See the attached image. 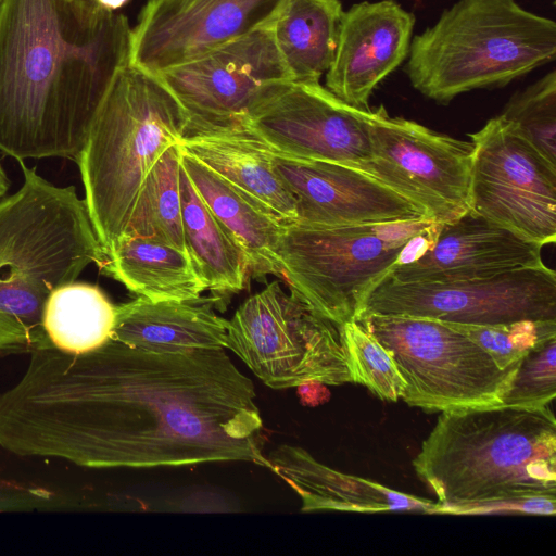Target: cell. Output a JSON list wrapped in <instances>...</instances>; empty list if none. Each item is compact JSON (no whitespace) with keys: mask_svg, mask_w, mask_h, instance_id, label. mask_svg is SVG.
Returning a JSON list of instances; mask_svg holds the SVG:
<instances>
[{"mask_svg":"<svg viewBox=\"0 0 556 556\" xmlns=\"http://www.w3.org/2000/svg\"><path fill=\"white\" fill-rule=\"evenodd\" d=\"M253 382L224 349L160 353L110 340L31 351L0 393V446L88 468L265 466Z\"/></svg>","mask_w":556,"mask_h":556,"instance_id":"6da1fadb","label":"cell"},{"mask_svg":"<svg viewBox=\"0 0 556 556\" xmlns=\"http://www.w3.org/2000/svg\"><path fill=\"white\" fill-rule=\"evenodd\" d=\"M131 27L118 12L73 0L0 4V151L76 161L96 112L128 63Z\"/></svg>","mask_w":556,"mask_h":556,"instance_id":"7a4b0ae2","label":"cell"},{"mask_svg":"<svg viewBox=\"0 0 556 556\" xmlns=\"http://www.w3.org/2000/svg\"><path fill=\"white\" fill-rule=\"evenodd\" d=\"M438 513L508 497L556 495V420L551 405L442 412L413 460Z\"/></svg>","mask_w":556,"mask_h":556,"instance_id":"3957f363","label":"cell"},{"mask_svg":"<svg viewBox=\"0 0 556 556\" xmlns=\"http://www.w3.org/2000/svg\"><path fill=\"white\" fill-rule=\"evenodd\" d=\"M18 163L23 185L0 200V351L53 346L42 325L49 295L104 257L75 187Z\"/></svg>","mask_w":556,"mask_h":556,"instance_id":"277c9868","label":"cell"},{"mask_svg":"<svg viewBox=\"0 0 556 556\" xmlns=\"http://www.w3.org/2000/svg\"><path fill=\"white\" fill-rule=\"evenodd\" d=\"M186 125L182 106L159 76L129 62L117 72L76 160L104 254L125 237L147 174L179 143Z\"/></svg>","mask_w":556,"mask_h":556,"instance_id":"5b68a950","label":"cell"},{"mask_svg":"<svg viewBox=\"0 0 556 556\" xmlns=\"http://www.w3.org/2000/svg\"><path fill=\"white\" fill-rule=\"evenodd\" d=\"M556 23L515 0H458L410 42L406 74L422 96L447 104L501 88L555 60Z\"/></svg>","mask_w":556,"mask_h":556,"instance_id":"8992f818","label":"cell"},{"mask_svg":"<svg viewBox=\"0 0 556 556\" xmlns=\"http://www.w3.org/2000/svg\"><path fill=\"white\" fill-rule=\"evenodd\" d=\"M429 219L315 227L283 224L277 256L282 279L317 313L342 326L356 320L369 291L396 264L433 241Z\"/></svg>","mask_w":556,"mask_h":556,"instance_id":"52a82bcc","label":"cell"},{"mask_svg":"<svg viewBox=\"0 0 556 556\" xmlns=\"http://www.w3.org/2000/svg\"><path fill=\"white\" fill-rule=\"evenodd\" d=\"M356 321L391 353L405 380L401 399L428 412L501 404L518 366L501 368L478 343L441 320L371 314Z\"/></svg>","mask_w":556,"mask_h":556,"instance_id":"ba28073f","label":"cell"},{"mask_svg":"<svg viewBox=\"0 0 556 556\" xmlns=\"http://www.w3.org/2000/svg\"><path fill=\"white\" fill-rule=\"evenodd\" d=\"M278 282L248 298L228 320L227 349L274 389L353 383L341 326Z\"/></svg>","mask_w":556,"mask_h":556,"instance_id":"9c48e42d","label":"cell"},{"mask_svg":"<svg viewBox=\"0 0 556 556\" xmlns=\"http://www.w3.org/2000/svg\"><path fill=\"white\" fill-rule=\"evenodd\" d=\"M156 76L185 111L182 137L245 129L252 112L293 81L269 25Z\"/></svg>","mask_w":556,"mask_h":556,"instance_id":"30bf717a","label":"cell"},{"mask_svg":"<svg viewBox=\"0 0 556 556\" xmlns=\"http://www.w3.org/2000/svg\"><path fill=\"white\" fill-rule=\"evenodd\" d=\"M371 314L466 325L556 320V273L542 264L453 282H399L386 275L365 298L357 319Z\"/></svg>","mask_w":556,"mask_h":556,"instance_id":"8fae6325","label":"cell"},{"mask_svg":"<svg viewBox=\"0 0 556 556\" xmlns=\"http://www.w3.org/2000/svg\"><path fill=\"white\" fill-rule=\"evenodd\" d=\"M469 211L540 243L556 241V165L496 116L468 135Z\"/></svg>","mask_w":556,"mask_h":556,"instance_id":"7c38bea8","label":"cell"},{"mask_svg":"<svg viewBox=\"0 0 556 556\" xmlns=\"http://www.w3.org/2000/svg\"><path fill=\"white\" fill-rule=\"evenodd\" d=\"M371 156L356 166L420 206L429 220L442 224L469 211L473 146L435 132L414 121L374 110Z\"/></svg>","mask_w":556,"mask_h":556,"instance_id":"4fadbf2b","label":"cell"},{"mask_svg":"<svg viewBox=\"0 0 556 556\" xmlns=\"http://www.w3.org/2000/svg\"><path fill=\"white\" fill-rule=\"evenodd\" d=\"M372 117L319 83L289 81L252 112L245 129L285 156L356 167L371 156Z\"/></svg>","mask_w":556,"mask_h":556,"instance_id":"5bb4252c","label":"cell"},{"mask_svg":"<svg viewBox=\"0 0 556 556\" xmlns=\"http://www.w3.org/2000/svg\"><path fill=\"white\" fill-rule=\"evenodd\" d=\"M286 0H149L128 62L152 74L193 61L270 25Z\"/></svg>","mask_w":556,"mask_h":556,"instance_id":"9a60e30c","label":"cell"},{"mask_svg":"<svg viewBox=\"0 0 556 556\" xmlns=\"http://www.w3.org/2000/svg\"><path fill=\"white\" fill-rule=\"evenodd\" d=\"M271 155L276 173L295 199L294 223L340 227L428 219L420 206L358 168L274 150Z\"/></svg>","mask_w":556,"mask_h":556,"instance_id":"2e32d148","label":"cell"},{"mask_svg":"<svg viewBox=\"0 0 556 556\" xmlns=\"http://www.w3.org/2000/svg\"><path fill=\"white\" fill-rule=\"evenodd\" d=\"M540 243L468 211L438 224L433 241L387 276L399 282H453L488 278L544 264Z\"/></svg>","mask_w":556,"mask_h":556,"instance_id":"e0dca14e","label":"cell"},{"mask_svg":"<svg viewBox=\"0 0 556 556\" xmlns=\"http://www.w3.org/2000/svg\"><path fill=\"white\" fill-rule=\"evenodd\" d=\"M414 25V14L394 0L363 1L343 11L326 88L368 109L374 89L408 56Z\"/></svg>","mask_w":556,"mask_h":556,"instance_id":"ac0fdd59","label":"cell"},{"mask_svg":"<svg viewBox=\"0 0 556 556\" xmlns=\"http://www.w3.org/2000/svg\"><path fill=\"white\" fill-rule=\"evenodd\" d=\"M265 467L281 477L299 494L302 511L438 513L437 502L334 470L298 446L280 445L266 455Z\"/></svg>","mask_w":556,"mask_h":556,"instance_id":"d6986e66","label":"cell"},{"mask_svg":"<svg viewBox=\"0 0 556 556\" xmlns=\"http://www.w3.org/2000/svg\"><path fill=\"white\" fill-rule=\"evenodd\" d=\"M228 320L210 304L152 302L144 298L115 306L112 340L160 353H188L227 346Z\"/></svg>","mask_w":556,"mask_h":556,"instance_id":"ffe728a7","label":"cell"},{"mask_svg":"<svg viewBox=\"0 0 556 556\" xmlns=\"http://www.w3.org/2000/svg\"><path fill=\"white\" fill-rule=\"evenodd\" d=\"M179 146L282 224L296 222L295 199L274 168L271 150L248 129L187 135Z\"/></svg>","mask_w":556,"mask_h":556,"instance_id":"44dd1931","label":"cell"},{"mask_svg":"<svg viewBox=\"0 0 556 556\" xmlns=\"http://www.w3.org/2000/svg\"><path fill=\"white\" fill-rule=\"evenodd\" d=\"M180 165L210 211L243 251L249 271L255 277L282 278L277 249L283 224L181 147Z\"/></svg>","mask_w":556,"mask_h":556,"instance_id":"7402d4cb","label":"cell"},{"mask_svg":"<svg viewBox=\"0 0 556 556\" xmlns=\"http://www.w3.org/2000/svg\"><path fill=\"white\" fill-rule=\"evenodd\" d=\"M99 266L152 302L193 301L206 290L188 253L149 237L125 236Z\"/></svg>","mask_w":556,"mask_h":556,"instance_id":"603a6c76","label":"cell"},{"mask_svg":"<svg viewBox=\"0 0 556 556\" xmlns=\"http://www.w3.org/2000/svg\"><path fill=\"white\" fill-rule=\"evenodd\" d=\"M340 0H286L270 23L275 45L293 81L319 83L337 48Z\"/></svg>","mask_w":556,"mask_h":556,"instance_id":"cb8c5ba5","label":"cell"},{"mask_svg":"<svg viewBox=\"0 0 556 556\" xmlns=\"http://www.w3.org/2000/svg\"><path fill=\"white\" fill-rule=\"evenodd\" d=\"M179 186L186 248L206 289L241 291L249 273L243 251L210 211L181 165Z\"/></svg>","mask_w":556,"mask_h":556,"instance_id":"d4e9b609","label":"cell"},{"mask_svg":"<svg viewBox=\"0 0 556 556\" xmlns=\"http://www.w3.org/2000/svg\"><path fill=\"white\" fill-rule=\"evenodd\" d=\"M115 305L90 283L68 282L49 295L42 315L43 329L54 348L86 353L111 340Z\"/></svg>","mask_w":556,"mask_h":556,"instance_id":"484cf974","label":"cell"},{"mask_svg":"<svg viewBox=\"0 0 556 556\" xmlns=\"http://www.w3.org/2000/svg\"><path fill=\"white\" fill-rule=\"evenodd\" d=\"M180 147H168L140 188L125 236L149 237L188 253L181 218Z\"/></svg>","mask_w":556,"mask_h":556,"instance_id":"4316f807","label":"cell"},{"mask_svg":"<svg viewBox=\"0 0 556 556\" xmlns=\"http://www.w3.org/2000/svg\"><path fill=\"white\" fill-rule=\"evenodd\" d=\"M556 165V72L516 92L500 114Z\"/></svg>","mask_w":556,"mask_h":556,"instance_id":"83f0119b","label":"cell"},{"mask_svg":"<svg viewBox=\"0 0 556 556\" xmlns=\"http://www.w3.org/2000/svg\"><path fill=\"white\" fill-rule=\"evenodd\" d=\"M341 336L353 383L365 386L381 400L396 402L405 380L391 353L356 320L343 324Z\"/></svg>","mask_w":556,"mask_h":556,"instance_id":"f1b7e54d","label":"cell"},{"mask_svg":"<svg viewBox=\"0 0 556 556\" xmlns=\"http://www.w3.org/2000/svg\"><path fill=\"white\" fill-rule=\"evenodd\" d=\"M445 324L478 343L501 368L518 364L538 343L556 336V320H522L502 325Z\"/></svg>","mask_w":556,"mask_h":556,"instance_id":"f546056e","label":"cell"},{"mask_svg":"<svg viewBox=\"0 0 556 556\" xmlns=\"http://www.w3.org/2000/svg\"><path fill=\"white\" fill-rule=\"evenodd\" d=\"M556 396V336L528 351L519 361L501 404L539 408Z\"/></svg>","mask_w":556,"mask_h":556,"instance_id":"4dcf8cb0","label":"cell"},{"mask_svg":"<svg viewBox=\"0 0 556 556\" xmlns=\"http://www.w3.org/2000/svg\"><path fill=\"white\" fill-rule=\"evenodd\" d=\"M556 495L508 497L459 507L452 515L519 514L554 516Z\"/></svg>","mask_w":556,"mask_h":556,"instance_id":"1f68e13d","label":"cell"},{"mask_svg":"<svg viewBox=\"0 0 556 556\" xmlns=\"http://www.w3.org/2000/svg\"><path fill=\"white\" fill-rule=\"evenodd\" d=\"M98 8L109 11L117 12L118 9L124 7L128 0H94Z\"/></svg>","mask_w":556,"mask_h":556,"instance_id":"d6a6232c","label":"cell"},{"mask_svg":"<svg viewBox=\"0 0 556 556\" xmlns=\"http://www.w3.org/2000/svg\"><path fill=\"white\" fill-rule=\"evenodd\" d=\"M10 189V180L0 163V200L7 197Z\"/></svg>","mask_w":556,"mask_h":556,"instance_id":"836d02e7","label":"cell"},{"mask_svg":"<svg viewBox=\"0 0 556 556\" xmlns=\"http://www.w3.org/2000/svg\"><path fill=\"white\" fill-rule=\"evenodd\" d=\"M75 2H78V3H81L84 5H87L89 8H93V9H100L97 7L96 4V1L94 0H73ZM102 10V9H101Z\"/></svg>","mask_w":556,"mask_h":556,"instance_id":"e575fe53","label":"cell"},{"mask_svg":"<svg viewBox=\"0 0 556 556\" xmlns=\"http://www.w3.org/2000/svg\"><path fill=\"white\" fill-rule=\"evenodd\" d=\"M3 0H0V4L2 3Z\"/></svg>","mask_w":556,"mask_h":556,"instance_id":"d590c367","label":"cell"}]
</instances>
